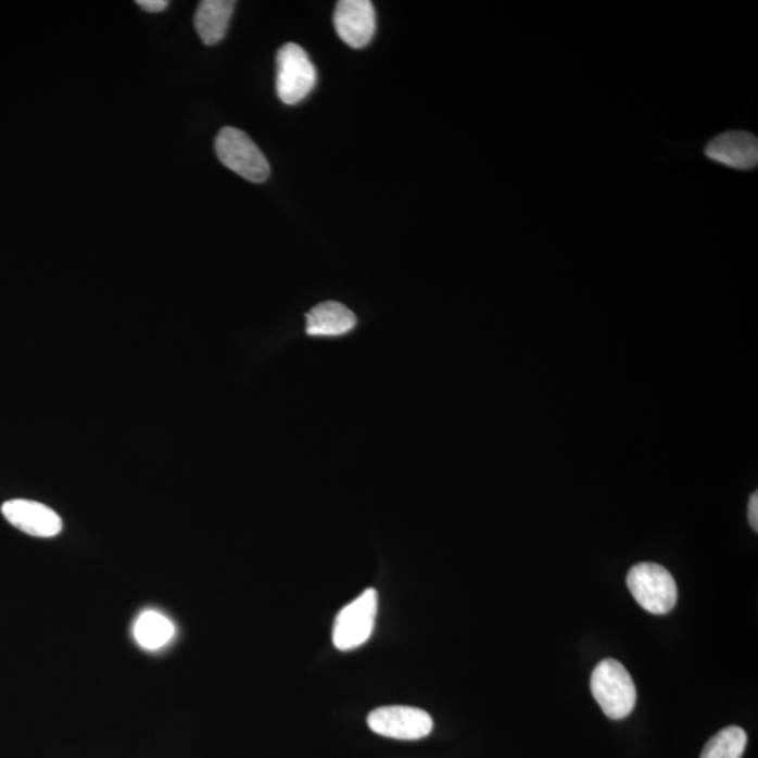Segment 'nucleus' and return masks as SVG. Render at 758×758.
<instances>
[{
    "label": "nucleus",
    "mask_w": 758,
    "mask_h": 758,
    "mask_svg": "<svg viewBox=\"0 0 758 758\" xmlns=\"http://www.w3.org/2000/svg\"><path fill=\"white\" fill-rule=\"evenodd\" d=\"M2 515L16 529L40 539H51L62 530L61 517L52 508L26 498L3 503Z\"/></svg>",
    "instance_id": "6e6552de"
},
{
    "label": "nucleus",
    "mask_w": 758,
    "mask_h": 758,
    "mask_svg": "<svg viewBox=\"0 0 758 758\" xmlns=\"http://www.w3.org/2000/svg\"><path fill=\"white\" fill-rule=\"evenodd\" d=\"M138 7L150 13H160L169 7L167 0H138Z\"/></svg>",
    "instance_id": "4468645a"
},
{
    "label": "nucleus",
    "mask_w": 758,
    "mask_h": 758,
    "mask_svg": "<svg viewBox=\"0 0 758 758\" xmlns=\"http://www.w3.org/2000/svg\"><path fill=\"white\" fill-rule=\"evenodd\" d=\"M746 745L747 735L742 728H724L705 745L702 758H742Z\"/></svg>",
    "instance_id": "ddd939ff"
},
{
    "label": "nucleus",
    "mask_w": 758,
    "mask_h": 758,
    "mask_svg": "<svg viewBox=\"0 0 758 758\" xmlns=\"http://www.w3.org/2000/svg\"><path fill=\"white\" fill-rule=\"evenodd\" d=\"M356 325V315L334 301L324 302L306 314V333L309 336H342L352 332Z\"/></svg>",
    "instance_id": "9d476101"
},
{
    "label": "nucleus",
    "mask_w": 758,
    "mask_h": 758,
    "mask_svg": "<svg viewBox=\"0 0 758 758\" xmlns=\"http://www.w3.org/2000/svg\"><path fill=\"white\" fill-rule=\"evenodd\" d=\"M369 729L377 735L397 741H419L433 731V719L424 709L414 707H382L368 715Z\"/></svg>",
    "instance_id": "423d86ee"
},
{
    "label": "nucleus",
    "mask_w": 758,
    "mask_h": 758,
    "mask_svg": "<svg viewBox=\"0 0 758 758\" xmlns=\"http://www.w3.org/2000/svg\"><path fill=\"white\" fill-rule=\"evenodd\" d=\"M705 156L732 169H755L758 163L757 138L746 131L723 132L708 143Z\"/></svg>",
    "instance_id": "1a4fd4ad"
},
{
    "label": "nucleus",
    "mask_w": 758,
    "mask_h": 758,
    "mask_svg": "<svg viewBox=\"0 0 758 758\" xmlns=\"http://www.w3.org/2000/svg\"><path fill=\"white\" fill-rule=\"evenodd\" d=\"M237 7L233 0H203L197 8L194 26L205 46H215L227 36L230 17Z\"/></svg>",
    "instance_id": "9b49d317"
},
{
    "label": "nucleus",
    "mask_w": 758,
    "mask_h": 758,
    "mask_svg": "<svg viewBox=\"0 0 758 758\" xmlns=\"http://www.w3.org/2000/svg\"><path fill=\"white\" fill-rule=\"evenodd\" d=\"M378 612L377 590L368 589L354 602L343 607L336 617L333 644L339 650H353L369 640Z\"/></svg>",
    "instance_id": "39448f33"
},
{
    "label": "nucleus",
    "mask_w": 758,
    "mask_h": 758,
    "mask_svg": "<svg viewBox=\"0 0 758 758\" xmlns=\"http://www.w3.org/2000/svg\"><path fill=\"white\" fill-rule=\"evenodd\" d=\"M316 70L304 48L288 42L277 52L276 88L278 98L287 105L302 102L314 90Z\"/></svg>",
    "instance_id": "20e7f679"
},
{
    "label": "nucleus",
    "mask_w": 758,
    "mask_h": 758,
    "mask_svg": "<svg viewBox=\"0 0 758 758\" xmlns=\"http://www.w3.org/2000/svg\"><path fill=\"white\" fill-rule=\"evenodd\" d=\"M134 633H136L139 645L146 649L155 650L172 640L175 627L162 614L146 611L138 618Z\"/></svg>",
    "instance_id": "f8f14e48"
},
{
    "label": "nucleus",
    "mask_w": 758,
    "mask_h": 758,
    "mask_svg": "<svg viewBox=\"0 0 758 758\" xmlns=\"http://www.w3.org/2000/svg\"><path fill=\"white\" fill-rule=\"evenodd\" d=\"M748 521L753 530L758 531V493L755 492L750 496V503H748Z\"/></svg>",
    "instance_id": "2eb2a0df"
},
{
    "label": "nucleus",
    "mask_w": 758,
    "mask_h": 758,
    "mask_svg": "<svg viewBox=\"0 0 758 758\" xmlns=\"http://www.w3.org/2000/svg\"><path fill=\"white\" fill-rule=\"evenodd\" d=\"M627 584L636 603L655 616L670 612L678 604V584L664 566L637 564L628 572Z\"/></svg>",
    "instance_id": "7ed1b4c3"
},
{
    "label": "nucleus",
    "mask_w": 758,
    "mask_h": 758,
    "mask_svg": "<svg viewBox=\"0 0 758 758\" xmlns=\"http://www.w3.org/2000/svg\"><path fill=\"white\" fill-rule=\"evenodd\" d=\"M592 693L609 719L627 718L636 705L635 683L618 660L599 661L592 674Z\"/></svg>",
    "instance_id": "f257e3e1"
},
{
    "label": "nucleus",
    "mask_w": 758,
    "mask_h": 758,
    "mask_svg": "<svg viewBox=\"0 0 758 758\" xmlns=\"http://www.w3.org/2000/svg\"><path fill=\"white\" fill-rule=\"evenodd\" d=\"M333 23L336 33L349 47H367L376 35V9L369 0H340L336 4Z\"/></svg>",
    "instance_id": "0eeeda50"
},
{
    "label": "nucleus",
    "mask_w": 758,
    "mask_h": 758,
    "mask_svg": "<svg viewBox=\"0 0 758 758\" xmlns=\"http://www.w3.org/2000/svg\"><path fill=\"white\" fill-rule=\"evenodd\" d=\"M215 152L224 166L252 184H265L270 176V165L261 148L241 129H220L215 138Z\"/></svg>",
    "instance_id": "f03ea898"
}]
</instances>
